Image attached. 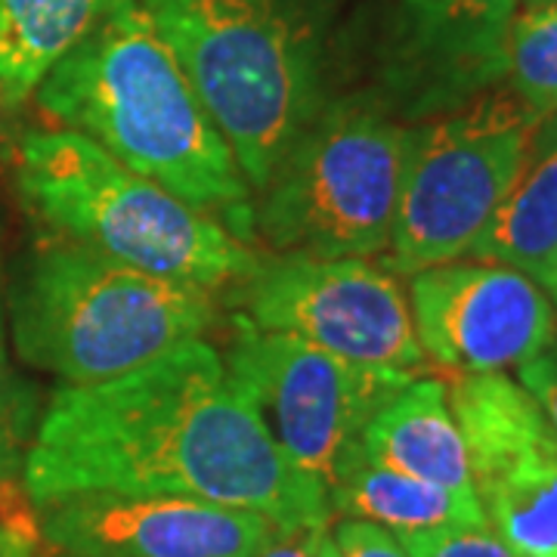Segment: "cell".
<instances>
[{
	"instance_id": "cell-1",
	"label": "cell",
	"mask_w": 557,
	"mask_h": 557,
	"mask_svg": "<svg viewBox=\"0 0 557 557\" xmlns=\"http://www.w3.org/2000/svg\"><path fill=\"white\" fill-rule=\"evenodd\" d=\"M22 486L35 505L127 493L245 508L278 530L332 520L329 493L285 456L267 418L201 338L119 379L60 387L35 428Z\"/></svg>"
},
{
	"instance_id": "cell-2",
	"label": "cell",
	"mask_w": 557,
	"mask_h": 557,
	"mask_svg": "<svg viewBox=\"0 0 557 557\" xmlns=\"http://www.w3.org/2000/svg\"><path fill=\"white\" fill-rule=\"evenodd\" d=\"M35 94L47 119L100 143L233 236H255V201L239 161L137 0H115Z\"/></svg>"
},
{
	"instance_id": "cell-3",
	"label": "cell",
	"mask_w": 557,
	"mask_h": 557,
	"mask_svg": "<svg viewBox=\"0 0 557 557\" xmlns=\"http://www.w3.org/2000/svg\"><path fill=\"white\" fill-rule=\"evenodd\" d=\"M260 193L329 106L307 0H137Z\"/></svg>"
},
{
	"instance_id": "cell-4",
	"label": "cell",
	"mask_w": 557,
	"mask_h": 557,
	"mask_svg": "<svg viewBox=\"0 0 557 557\" xmlns=\"http://www.w3.org/2000/svg\"><path fill=\"white\" fill-rule=\"evenodd\" d=\"M16 189L57 236L156 276L218 292L260 267L258 251L218 218L69 127L22 137Z\"/></svg>"
},
{
	"instance_id": "cell-5",
	"label": "cell",
	"mask_w": 557,
	"mask_h": 557,
	"mask_svg": "<svg viewBox=\"0 0 557 557\" xmlns=\"http://www.w3.org/2000/svg\"><path fill=\"white\" fill-rule=\"evenodd\" d=\"M218 319L214 292L127 267L81 245L44 242L13 288L20 357L65 384L127 375Z\"/></svg>"
},
{
	"instance_id": "cell-6",
	"label": "cell",
	"mask_w": 557,
	"mask_h": 557,
	"mask_svg": "<svg viewBox=\"0 0 557 557\" xmlns=\"http://www.w3.org/2000/svg\"><path fill=\"white\" fill-rule=\"evenodd\" d=\"M409 127L357 102H329L282 156L255 205L278 255L384 258L397 218Z\"/></svg>"
},
{
	"instance_id": "cell-7",
	"label": "cell",
	"mask_w": 557,
	"mask_h": 557,
	"mask_svg": "<svg viewBox=\"0 0 557 557\" xmlns=\"http://www.w3.org/2000/svg\"><path fill=\"white\" fill-rule=\"evenodd\" d=\"M542 121L511 90L409 127L387 267L412 276L471 255Z\"/></svg>"
},
{
	"instance_id": "cell-8",
	"label": "cell",
	"mask_w": 557,
	"mask_h": 557,
	"mask_svg": "<svg viewBox=\"0 0 557 557\" xmlns=\"http://www.w3.org/2000/svg\"><path fill=\"white\" fill-rule=\"evenodd\" d=\"M226 369L267 418L285 456L329 493L366 424L416 372L362 366L239 319Z\"/></svg>"
},
{
	"instance_id": "cell-9",
	"label": "cell",
	"mask_w": 557,
	"mask_h": 557,
	"mask_svg": "<svg viewBox=\"0 0 557 557\" xmlns=\"http://www.w3.org/2000/svg\"><path fill=\"white\" fill-rule=\"evenodd\" d=\"M239 285L242 319L260 332L416 375L428 362L403 285L372 260L278 255Z\"/></svg>"
},
{
	"instance_id": "cell-10",
	"label": "cell",
	"mask_w": 557,
	"mask_h": 557,
	"mask_svg": "<svg viewBox=\"0 0 557 557\" xmlns=\"http://www.w3.org/2000/svg\"><path fill=\"white\" fill-rule=\"evenodd\" d=\"M446 391L486 523L520 557H557V437L536 397L505 372H461Z\"/></svg>"
},
{
	"instance_id": "cell-11",
	"label": "cell",
	"mask_w": 557,
	"mask_h": 557,
	"mask_svg": "<svg viewBox=\"0 0 557 557\" xmlns=\"http://www.w3.org/2000/svg\"><path fill=\"white\" fill-rule=\"evenodd\" d=\"M424 357L461 372H508L557 341V310L536 278L502 263H437L409 278Z\"/></svg>"
},
{
	"instance_id": "cell-12",
	"label": "cell",
	"mask_w": 557,
	"mask_h": 557,
	"mask_svg": "<svg viewBox=\"0 0 557 557\" xmlns=\"http://www.w3.org/2000/svg\"><path fill=\"white\" fill-rule=\"evenodd\" d=\"M38 530L60 557H251L278 527L205 498L78 493L38 505Z\"/></svg>"
},
{
	"instance_id": "cell-13",
	"label": "cell",
	"mask_w": 557,
	"mask_h": 557,
	"mask_svg": "<svg viewBox=\"0 0 557 557\" xmlns=\"http://www.w3.org/2000/svg\"><path fill=\"white\" fill-rule=\"evenodd\" d=\"M359 453L394 471L449 490H474L468 449L440 379L416 375L381 406L359 437Z\"/></svg>"
},
{
	"instance_id": "cell-14",
	"label": "cell",
	"mask_w": 557,
	"mask_h": 557,
	"mask_svg": "<svg viewBox=\"0 0 557 557\" xmlns=\"http://www.w3.org/2000/svg\"><path fill=\"white\" fill-rule=\"evenodd\" d=\"M468 258L542 282L557 258V112L536 124L518 177Z\"/></svg>"
},
{
	"instance_id": "cell-15",
	"label": "cell",
	"mask_w": 557,
	"mask_h": 557,
	"mask_svg": "<svg viewBox=\"0 0 557 557\" xmlns=\"http://www.w3.org/2000/svg\"><path fill=\"white\" fill-rule=\"evenodd\" d=\"M332 515L369 520L391 533H418L440 527H480L486 515L474 490H449L412 474L394 471L359 453L341 461L329 486Z\"/></svg>"
},
{
	"instance_id": "cell-16",
	"label": "cell",
	"mask_w": 557,
	"mask_h": 557,
	"mask_svg": "<svg viewBox=\"0 0 557 557\" xmlns=\"http://www.w3.org/2000/svg\"><path fill=\"white\" fill-rule=\"evenodd\" d=\"M115 0H0V81L28 100Z\"/></svg>"
},
{
	"instance_id": "cell-17",
	"label": "cell",
	"mask_w": 557,
	"mask_h": 557,
	"mask_svg": "<svg viewBox=\"0 0 557 557\" xmlns=\"http://www.w3.org/2000/svg\"><path fill=\"white\" fill-rule=\"evenodd\" d=\"M399 7L412 16L418 40L431 53L502 72V38L518 0H399Z\"/></svg>"
},
{
	"instance_id": "cell-18",
	"label": "cell",
	"mask_w": 557,
	"mask_h": 557,
	"mask_svg": "<svg viewBox=\"0 0 557 557\" xmlns=\"http://www.w3.org/2000/svg\"><path fill=\"white\" fill-rule=\"evenodd\" d=\"M498 65L515 97L539 115L557 112V0L515 10L502 38Z\"/></svg>"
},
{
	"instance_id": "cell-19",
	"label": "cell",
	"mask_w": 557,
	"mask_h": 557,
	"mask_svg": "<svg viewBox=\"0 0 557 557\" xmlns=\"http://www.w3.org/2000/svg\"><path fill=\"white\" fill-rule=\"evenodd\" d=\"M35 397L7 362L0 341V483L22 478V465L35 437Z\"/></svg>"
},
{
	"instance_id": "cell-20",
	"label": "cell",
	"mask_w": 557,
	"mask_h": 557,
	"mask_svg": "<svg viewBox=\"0 0 557 557\" xmlns=\"http://www.w3.org/2000/svg\"><path fill=\"white\" fill-rule=\"evenodd\" d=\"M409 557H520L490 523L394 533Z\"/></svg>"
},
{
	"instance_id": "cell-21",
	"label": "cell",
	"mask_w": 557,
	"mask_h": 557,
	"mask_svg": "<svg viewBox=\"0 0 557 557\" xmlns=\"http://www.w3.org/2000/svg\"><path fill=\"white\" fill-rule=\"evenodd\" d=\"M332 539L341 557H409L391 530L369 520L344 518L335 527Z\"/></svg>"
},
{
	"instance_id": "cell-22",
	"label": "cell",
	"mask_w": 557,
	"mask_h": 557,
	"mask_svg": "<svg viewBox=\"0 0 557 557\" xmlns=\"http://www.w3.org/2000/svg\"><path fill=\"white\" fill-rule=\"evenodd\" d=\"M518 381L536 397L539 409L545 412L557 437V354L545 350L542 357L523 362L518 369Z\"/></svg>"
},
{
	"instance_id": "cell-23",
	"label": "cell",
	"mask_w": 557,
	"mask_h": 557,
	"mask_svg": "<svg viewBox=\"0 0 557 557\" xmlns=\"http://www.w3.org/2000/svg\"><path fill=\"white\" fill-rule=\"evenodd\" d=\"M329 527H298L276 530L251 557H317V548Z\"/></svg>"
},
{
	"instance_id": "cell-24",
	"label": "cell",
	"mask_w": 557,
	"mask_h": 557,
	"mask_svg": "<svg viewBox=\"0 0 557 557\" xmlns=\"http://www.w3.org/2000/svg\"><path fill=\"white\" fill-rule=\"evenodd\" d=\"M22 102L25 100H20V97H16V94L0 81V139H3V131H7V121H10V115L20 109Z\"/></svg>"
},
{
	"instance_id": "cell-25",
	"label": "cell",
	"mask_w": 557,
	"mask_h": 557,
	"mask_svg": "<svg viewBox=\"0 0 557 557\" xmlns=\"http://www.w3.org/2000/svg\"><path fill=\"white\" fill-rule=\"evenodd\" d=\"M539 285L548 292V298H552V304H555V310H557V258H555V263L548 267V273H545V278H542Z\"/></svg>"
},
{
	"instance_id": "cell-26",
	"label": "cell",
	"mask_w": 557,
	"mask_h": 557,
	"mask_svg": "<svg viewBox=\"0 0 557 557\" xmlns=\"http://www.w3.org/2000/svg\"><path fill=\"white\" fill-rule=\"evenodd\" d=\"M0 557H35L32 555V545H20V542H7Z\"/></svg>"
},
{
	"instance_id": "cell-27",
	"label": "cell",
	"mask_w": 557,
	"mask_h": 557,
	"mask_svg": "<svg viewBox=\"0 0 557 557\" xmlns=\"http://www.w3.org/2000/svg\"><path fill=\"white\" fill-rule=\"evenodd\" d=\"M317 557H341L338 548H335V539H332V533H325V536H322V542H319V548H317Z\"/></svg>"
},
{
	"instance_id": "cell-28",
	"label": "cell",
	"mask_w": 557,
	"mask_h": 557,
	"mask_svg": "<svg viewBox=\"0 0 557 557\" xmlns=\"http://www.w3.org/2000/svg\"><path fill=\"white\" fill-rule=\"evenodd\" d=\"M539 3H555V0H518V7H539Z\"/></svg>"
},
{
	"instance_id": "cell-29",
	"label": "cell",
	"mask_w": 557,
	"mask_h": 557,
	"mask_svg": "<svg viewBox=\"0 0 557 557\" xmlns=\"http://www.w3.org/2000/svg\"><path fill=\"white\" fill-rule=\"evenodd\" d=\"M0 498H3V493H0ZM10 539H7V533H3V523H0V552H3V545H7Z\"/></svg>"
},
{
	"instance_id": "cell-30",
	"label": "cell",
	"mask_w": 557,
	"mask_h": 557,
	"mask_svg": "<svg viewBox=\"0 0 557 557\" xmlns=\"http://www.w3.org/2000/svg\"><path fill=\"white\" fill-rule=\"evenodd\" d=\"M0 341H3V317H0Z\"/></svg>"
}]
</instances>
